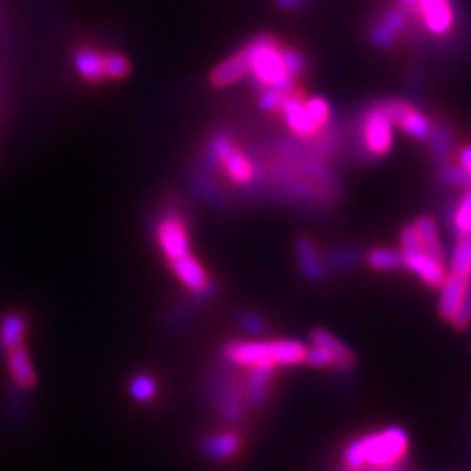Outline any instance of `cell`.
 Here are the masks:
<instances>
[{"mask_svg":"<svg viewBox=\"0 0 471 471\" xmlns=\"http://www.w3.org/2000/svg\"><path fill=\"white\" fill-rule=\"evenodd\" d=\"M306 346L293 338L279 340H230L218 352L221 358L236 367L251 365H273V367H295L305 360Z\"/></svg>","mask_w":471,"mask_h":471,"instance_id":"cell-1","label":"cell"},{"mask_svg":"<svg viewBox=\"0 0 471 471\" xmlns=\"http://www.w3.org/2000/svg\"><path fill=\"white\" fill-rule=\"evenodd\" d=\"M250 79L258 87H295V77L287 73L283 48L271 36H258L246 43Z\"/></svg>","mask_w":471,"mask_h":471,"instance_id":"cell-2","label":"cell"},{"mask_svg":"<svg viewBox=\"0 0 471 471\" xmlns=\"http://www.w3.org/2000/svg\"><path fill=\"white\" fill-rule=\"evenodd\" d=\"M358 442L365 469L400 466L410 446L407 430L400 427H387L383 430L362 434L358 436Z\"/></svg>","mask_w":471,"mask_h":471,"instance_id":"cell-3","label":"cell"},{"mask_svg":"<svg viewBox=\"0 0 471 471\" xmlns=\"http://www.w3.org/2000/svg\"><path fill=\"white\" fill-rule=\"evenodd\" d=\"M206 159H211L212 165L221 167L224 175L236 185L248 187L256 179L254 162L246 152L234 146V140L226 132L212 136L209 147H206Z\"/></svg>","mask_w":471,"mask_h":471,"instance_id":"cell-4","label":"cell"},{"mask_svg":"<svg viewBox=\"0 0 471 471\" xmlns=\"http://www.w3.org/2000/svg\"><path fill=\"white\" fill-rule=\"evenodd\" d=\"M154 234L155 244L167 261L191 254L189 221L177 206H167V209L159 214L154 226Z\"/></svg>","mask_w":471,"mask_h":471,"instance_id":"cell-5","label":"cell"},{"mask_svg":"<svg viewBox=\"0 0 471 471\" xmlns=\"http://www.w3.org/2000/svg\"><path fill=\"white\" fill-rule=\"evenodd\" d=\"M393 122L385 110L383 100L377 102L373 108L365 112L363 126H362V140L365 152L373 157H383L391 152L395 140Z\"/></svg>","mask_w":471,"mask_h":471,"instance_id":"cell-6","label":"cell"},{"mask_svg":"<svg viewBox=\"0 0 471 471\" xmlns=\"http://www.w3.org/2000/svg\"><path fill=\"white\" fill-rule=\"evenodd\" d=\"M211 409L214 410L216 419L221 420L226 427H242L246 415H248V405L244 397V387H242V377L238 375V370L226 379V383L218 391L214 397Z\"/></svg>","mask_w":471,"mask_h":471,"instance_id":"cell-7","label":"cell"},{"mask_svg":"<svg viewBox=\"0 0 471 471\" xmlns=\"http://www.w3.org/2000/svg\"><path fill=\"white\" fill-rule=\"evenodd\" d=\"M391 122L415 140H429L432 134V122L427 114L405 100H383Z\"/></svg>","mask_w":471,"mask_h":471,"instance_id":"cell-8","label":"cell"},{"mask_svg":"<svg viewBox=\"0 0 471 471\" xmlns=\"http://www.w3.org/2000/svg\"><path fill=\"white\" fill-rule=\"evenodd\" d=\"M244 447V438L242 434L236 430H214L201 436L199 440V452L203 457L209 459V462H230L240 456Z\"/></svg>","mask_w":471,"mask_h":471,"instance_id":"cell-9","label":"cell"},{"mask_svg":"<svg viewBox=\"0 0 471 471\" xmlns=\"http://www.w3.org/2000/svg\"><path fill=\"white\" fill-rule=\"evenodd\" d=\"M400 256H403V268L409 269L410 273H415L417 278L429 287H440L442 281L446 279V268L444 261L436 259L430 256L429 251H424L420 246L419 248H403L400 250Z\"/></svg>","mask_w":471,"mask_h":471,"instance_id":"cell-10","label":"cell"},{"mask_svg":"<svg viewBox=\"0 0 471 471\" xmlns=\"http://www.w3.org/2000/svg\"><path fill=\"white\" fill-rule=\"evenodd\" d=\"M415 13L432 36H446L454 28L452 0H419Z\"/></svg>","mask_w":471,"mask_h":471,"instance_id":"cell-11","label":"cell"},{"mask_svg":"<svg viewBox=\"0 0 471 471\" xmlns=\"http://www.w3.org/2000/svg\"><path fill=\"white\" fill-rule=\"evenodd\" d=\"M273 382H275V367L273 365H251V367H248L246 377L242 379L248 409L258 410L268 403Z\"/></svg>","mask_w":471,"mask_h":471,"instance_id":"cell-12","label":"cell"},{"mask_svg":"<svg viewBox=\"0 0 471 471\" xmlns=\"http://www.w3.org/2000/svg\"><path fill=\"white\" fill-rule=\"evenodd\" d=\"M3 417L13 429H24L32 420L30 391L8 382L3 391Z\"/></svg>","mask_w":471,"mask_h":471,"instance_id":"cell-13","label":"cell"},{"mask_svg":"<svg viewBox=\"0 0 471 471\" xmlns=\"http://www.w3.org/2000/svg\"><path fill=\"white\" fill-rule=\"evenodd\" d=\"M244 79H250V57L246 45L212 69L209 75V83L214 89H224L244 81Z\"/></svg>","mask_w":471,"mask_h":471,"instance_id":"cell-14","label":"cell"},{"mask_svg":"<svg viewBox=\"0 0 471 471\" xmlns=\"http://www.w3.org/2000/svg\"><path fill=\"white\" fill-rule=\"evenodd\" d=\"M199 313L201 308L193 303V298L189 295L179 297L167 303V306L162 313V318H159V325H162V328L169 336H179L185 330H189L194 316Z\"/></svg>","mask_w":471,"mask_h":471,"instance_id":"cell-15","label":"cell"},{"mask_svg":"<svg viewBox=\"0 0 471 471\" xmlns=\"http://www.w3.org/2000/svg\"><path fill=\"white\" fill-rule=\"evenodd\" d=\"M169 269L183 285H185V289L189 293H199L212 281L209 271L204 269L203 263L193 254L169 259Z\"/></svg>","mask_w":471,"mask_h":471,"instance_id":"cell-16","label":"cell"},{"mask_svg":"<svg viewBox=\"0 0 471 471\" xmlns=\"http://www.w3.org/2000/svg\"><path fill=\"white\" fill-rule=\"evenodd\" d=\"M297 266L303 278L310 283H323L328 278L323 256L318 254L315 242L306 236L297 240Z\"/></svg>","mask_w":471,"mask_h":471,"instance_id":"cell-17","label":"cell"},{"mask_svg":"<svg viewBox=\"0 0 471 471\" xmlns=\"http://www.w3.org/2000/svg\"><path fill=\"white\" fill-rule=\"evenodd\" d=\"M310 342H313V346L323 348L332 355V360H334V370L338 373H352L353 372V367H355L353 352L342 340H338L334 334H330V332L318 328V330L310 332Z\"/></svg>","mask_w":471,"mask_h":471,"instance_id":"cell-18","label":"cell"},{"mask_svg":"<svg viewBox=\"0 0 471 471\" xmlns=\"http://www.w3.org/2000/svg\"><path fill=\"white\" fill-rule=\"evenodd\" d=\"M6 365L10 373V382L16 383L18 387L32 391L38 385V372L33 367V362L26 346H18L6 352Z\"/></svg>","mask_w":471,"mask_h":471,"instance_id":"cell-19","label":"cell"},{"mask_svg":"<svg viewBox=\"0 0 471 471\" xmlns=\"http://www.w3.org/2000/svg\"><path fill=\"white\" fill-rule=\"evenodd\" d=\"M281 112H283V118H285V124L289 126V130L298 136V137H313L318 134V130L315 128V124L310 122L308 118V112H306V107H305V99L298 95V93H293L285 99L283 107H281Z\"/></svg>","mask_w":471,"mask_h":471,"instance_id":"cell-20","label":"cell"},{"mask_svg":"<svg viewBox=\"0 0 471 471\" xmlns=\"http://www.w3.org/2000/svg\"><path fill=\"white\" fill-rule=\"evenodd\" d=\"M30 318L24 310H8L0 316V346L5 352L24 346Z\"/></svg>","mask_w":471,"mask_h":471,"instance_id":"cell-21","label":"cell"},{"mask_svg":"<svg viewBox=\"0 0 471 471\" xmlns=\"http://www.w3.org/2000/svg\"><path fill=\"white\" fill-rule=\"evenodd\" d=\"M440 289V301H438V313L446 320V323L452 325V320L456 318L459 305H462L466 291H467V279L457 278V275L447 273Z\"/></svg>","mask_w":471,"mask_h":471,"instance_id":"cell-22","label":"cell"},{"mask_svg":"<svg viewBox=\"0 0 471 471\" xmlns=\"http://www.w3.org/2000/svg\"><path fill=\"white\" fill-rule=\"evenodd\" d=\"M102 63H105V52H99L93 45H81L73 53V65L79 77L87 83H102L105 73H102Z\"/></svg>","mask_w":471,"mask_h":471,"instance_id":"cell-23","label":"cell"},{"mask_svg":"<svg viewBox=\"0 0 471 471\" xmlns=\"http://www.w3.org/2000/svg\"><path fill=\"white\" fill-rule=\"evenodd\" d=\"M417 230V234L420 238V246L424 251H429L430 256H434L436 259L444 261L446 254H444V248L440 242V232H438V224L432 216H420L417 218V222L412 224Z\"/></svg>","mask_w":471,"mask_h":471,"instance_id":"cell-24","label":"cell"},{"mask_svg":"<svg viewBox=\"0 0 471 471\" xmlns=\"http://www.w3.org/2000/svg\"><path fill=\"white\" fill-rule=\"evenodd\" d=\"M362 256L360 251L352 246H334L330 248L326 254H323L325 268L330 273H342L346 269H352L360 263Z\"/></svg>","mask_w":471,"mask_h":471,"instance_id":"cell-25","label":"cell"},{"mask_svg":"<svg viewBox=\"0 0 471 471\" xmlns=\"http://www.w3.org/2000/svg\"><path fill=\"white\" fill-rule=\"evenodd\" d=\"M450 273L464 279L471 275V234H462L456 238V244L450 254Z\"/></svg>","mask_w":471,"mask_h":471,"instance_id":"cell-26","label":"cell"},{"mask_svg":"<svg viewBox=\"0 0 471 471\" xmlns=\"http://www.w3.org/2000/svg\"><path fill=\"white\" fill-rule=\"evenodd\" d=\"M128 395L136 400V403H152V400L159 395V382L152 373H146V372L136 373L128 382Z\"/></svg>","mask_w":471,"mask_h":471,"instance_id":"cell-27","label":"cell"},{"mask_svg":"<svg viewBox=\"0 0 471 471\" xmlns=\"http://www.w3.org/2000/svg\"><path fill=\"white\" fill-rule=\"evenodd\" d=\"M367 266L375 271H397L403 269V256L400 250L393 248H373L365 256Z\"/></svg>","mask_w":471,"mask_h":471,"instance_id":"cell-28","label":"cell"},{"mask_svg":"<svg viewBox=\"0 0 471 471\" xmlns=\"http://www.w3.org/2000/svg\"><path fill=\"white\" fill-rule=\"evenodd\" d=\"M236 325L238 328L244 332V334L251 336V338H259L268 332L269 325L263 315H259L258 310L251 308H242L236 313Z\"/></svg>","mask_w":471,"mask_h":471,"instance_id":"cell-29","label":"cell"},{"mask_svg":"<svg viewBox=\"0 0 471 471\" xmlns=\"http://www.w3.org/2000/svg\"><path fill=\"white\" fill-rule=\"evenodd\" d=\"M447 226L456 236L471 234V185L464 193V197L456 203L452 221Z\"/></svg>","mask_w":471,"mask_h":471,"instance_id":"cell-30","label":"cell"},{"mask_svg":"<svg viewBox=\"0 0 471 471\" xmlns=\"http://www.w3.org/2000/svg\"><path fill=\"white\" fill-rule=\"evenodd\" d=\"M132 63L128 57L118 52H105V63H102V73L105 81H122L130 75Z\"/></svg>","mask_w":471,"mask_h":471,"instance_id":"cell-31","label":"cell"},{"mask_svg":"<svg viewBox=\"0 0 471 471\" xmlns=\"http://www.w3.org/2000/svg\"><path fill=\"white\" fill-rule=\"evenodd\" d=\"M293 93V87H268L261 90L258 99V107L263 112H275L281 110L285 99Z\"/></svg>","mask_w":471,"mask_h":471,"instance_id":"cell-32","label":"cell"},{"mask_svg":"<svg viewBox=\"0 0 471 471\" xmlns=\"http://www.w3.org/2000/svg\"><path fill=\"white\" fill-rule=\"evenodd\" d=\"M305 107H306L310 122L315 124V128L318 132L323 130L325 126H328L332 112H330V105H328L326 99H323V97H310V99L305 100Z\"/></svg>","mask_w":471,"mask_h":471,"instance_id":"cell-33","label":"cell"},{"mask_svg":"<svg viewBox=\"0 0 471 471\" xmlns=\"http://www.w3.org/2000/svg\"><path fill=\"white\" fill-rule=\"evenodd\" d=\"M429 140H432V155H434V159H436V162H442V159H446L447 152H450L454 136H452V132H450V128H447V126H440V128L432 130Z\"/></svg>","mask_w":471,"mask_h":471,"instance_id":"cell-34","label":"cell"},{"mask_svg":"<svg viewBox=\"0 0 471 471\" xmlns=\"http://www.w3.org/2000/svg\"><path fill=\"white\" fill-rule=\"evenodd\" d=\"M440 181L447 187H469L471 185V175L466 169L459 165H446L440 169L438 174Z\"/></svg>","mask_w":471,"mask_h":471,"instance_id":"cell-35","label":"cell"},{"mask_svg":"<svg viewBox=\"0 0 471 471\" xmlns=\"http://www.w3.org/2000/svg\"><path fill=\"white\" fill-rule=\"evenodd\" d=\"M303 363H306L308 367H316V370H328V367H334V360H332V355L318 346L306 348Z\"/></svg>","mask_w":471,"mask_h":471,"instance_id":"cell-36","label":"cell"},{"mask_svg":"<svg viewBox=\"0 0 471 471\" xmlns=\"http://www.w3.org/2000/svg\"><path fill=\"white\" fill-rule=\"evenodd\" d=\"M370 40L373 45H377V48H391V45L395 43L397 40V33L391 30L389 26H385L383 22H379V24L372 26L370 30Z\"/></svg>","mask_w":471,"mask_h":471,"instance_id":"cell-37","label":"cell"},{"mask_svg":"<svg viewBox=\"0 0 471 471\" xmlns=\"http://www.w3.org/2000/svg\"><path fill=\"white\" fill-rule=\"evenodd\" d=\"M382 22L385 26H389L391 30H393L397 36L399 33H403L407 28H409V18H407V14L403 13V10H399V8H389V10H385L383 13V16H382Z\"/></svg>","mask_w":471,"mask_h":471,"instance_id":"cell-38","label":"cell"},{"mask_svg":"<svg viewBox=\"0 0 471 471\" xmlns=\"http://www.w3.org/2000/svg\"><path fill=\"white\" fill-rule=\"evenodd\" d=\"M283 61H285V69L287 73L291 77H298L305 73L306 69V60L303 57V53H298L297 50H283Z\"/></svg>","mask_w":471,"mask_h":471,"instance_id":"cell-39","label":"cell"},{"mask_svg":"<svg viewBox=\"0 0 471 471\" xmlns=\"http://www.w3.org/2000/svg\"><path fill=\"white\" fill-rule=\"evenodd\" d=\"M459 167L466 169L467 174L471 175V146L464 147L462 152H459Z\"/></svg>","mask_w":471,"mask_h":471,"instance_id":"cell-40","label":"cell"},{"mask_svg":"<svg viewBox=\"0 0 471 471\" xmlns=\"http://www.w3.org/2000/svg\"><path fill=\"white\" fill-rule=\"evenodd\" d=\"M275 3H278V6L283 10H298L303 8L308 0H275Z\"/></svg>","mask_w":471,"mask_h":471,"instance_id":"cell-41","label":"cell"},{"mask_svg":"<svg viewBox=\"0 0 471 471\" xmlns=\"http://www.w3.org/2000/svg\"><path fill=\"white\" fill-rule=\"evenodd\" d=\"M397 5L400 8H405V10H415L417 5H419V0H397Z\"/></svg>","mask_w":471,"mask_h":471,"instance_id":"cell-42","label":"cell"}]
</instances>
